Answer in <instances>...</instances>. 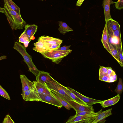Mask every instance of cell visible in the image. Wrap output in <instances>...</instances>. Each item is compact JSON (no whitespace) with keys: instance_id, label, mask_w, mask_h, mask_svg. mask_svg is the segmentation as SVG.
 <instances>
[{"instance_id":"obj_1","label":"cell","mask_w":123,"mask_h":123,"mask_svg":"<svg viewBox=\"0 0 123 123\" xmlns=\"http://www.w3.org/2000/svg\"><path fill=\"white\" fill-rule=\"evenodd\" d=\"M4 13L12 30L22 29L26 25L22 18L20 14L14 11L4 1Z\"/></svg>"},{"instance_id":"obj_2","label":"cell","mask_w":123,"mask_h":123,"mask_svg":"<svg viewBox=\"0 0 123 123\" xmlns=\"http://www.w3.org/2000/svg\"><path fill=\"white\" fill-rule=\"evenodd\" d=\"M13 48L18 51L23 57L24 60L27 65L29 68L28 71L31 72L37 77L39 73L40 70L36 68L33 63L32 57L27 52L26 48L20 43L15 42Z\"/></svg>"},{"instance_id":"obj_3","label":"cell","mask_w":123,"mask_h":123,"mask_svg":"<svg viewBox=\"0 0 123 123\" xmlns=\"http://www.w3.org/2000/svg\"><path fill=\"white\" fill-rule=\"evenodd\" d=\"M72 51L70 49L65 51L56 49L41 54L45 58L50 59L56 64H58L61 61L62 59L69 54Z\"/></svg>"},{"instance_id":"obj_4","label":"cell","mask_w":123,"mask_h":123,"mask_svg":"<svg viewBox=\"0 0 123 123\" xmlns=\"http://www.w3.org/2000/svg\"><path fill=\"white\" fill-rule=\"evenodd\" d=\"M45 83L51 92L67 102L74 100L62 89L61 86V84L56 81L53 82H48Z\"/></svg>"},{"instance_id":"obj_5","label":"cell","mask_w":123,"mask_h":123,"mask_svg":"<svg viewBox=\"0 0 123 123\" xmlns=\"http://www.w3.org/2000/svg\"><path fill=\"white\" fill-rule=\"evenodd\" d=\"M22 95L23 99L26 101H41L39 94L34 85L29 89L22 92Z\"/></svg>"},{"instance_id":"obj_6","label":"cell","mask_w":123,"mask_h":123,"mask_svg":"<svg viewBox=\"0 0 123 123\" xmlns=\"http://www.w3.org/2000/svg\"><path fill=\"white\" fill-rule=\"evenodd\" d=\"M98 115L78 116H75L74 115L70 117L66 123H92L96 118Z\"/></svg>"},{"instance_id":"obj_7","label":"cell","mask_w":123,"mask_h":123,"mask_svg":"<svg viewBox=\"0 0 123 123\" xmlns=\"http://www.w3.org/2000/svg\"><path fill=\"white\" fill-rule=\"evenodd\" d=\"M41 102L51 104L61 108L62 105L58 99L52 95L39 94Z\"/></svg>"},{"instance_id":"obj_8","label":"cell","mask_w":123,"mask_h":123,"mask_svg":"<svg viewBox=\"0 0 123 123\" xmlns=\"http://www.w3.org/2000/svg\"><path fill=\"white\" fill-rule=\"evenodd\" d=\"M67 87L70 91L73 93L77 97L88 105L92 106L94 104L100 103L102 101V100H96L87 97L70 87Z\"/></svg>"},{"instance_id":"obj_9","label":"cell","mask_w":123,"mask_h":123,"mask_svg":"<svg viewBox=\"0 0 123 123\" xmlns=\"http://www.w3.org/2000/svg\"><path fill=\"white\" fill-rule=\"evenodd\" d=\"M33 45L35 47L33 49L37 52L41 54L48 51L49 44L41 39L38 38V41Z\"/></svg>"},{"instance_id":"obj_10","label":"cell","mask_w":123,"mask_h":123,"mask_svg":"<svg viewBox=\"0 0 123 123\" xmlns=\"http://www.w3.org/2000/svg\"><path fill=\"white\" fill-rule=\"evenodd\" d=\"M75 110L81 111H94V109L93 106L88 105H85L80 104L74 100H71L67 102Z\"/></svg>"},{"instance_id":"obj_11","label":"cell","mask_w":123,"mask_h":123,"mask_svg":"<svg viewBox=\"0 0 123 123\" xmlns=\"http://www.w3.org/2000/svg\"><path fill=\"white\" fill-rule=\"evenodd\" d=\"M37 25L34 24H27L25 26V29L23 32L27 35L30 42L35 38L34 35L37 31Z\"/></svg>"},{"instance_id":"obj_12","label":"cell","mask_w":123,"mask_h":123,"mask_svg":"<svg viewBox=\"0 0 123 123\" xmlns=\"http://www.w3.org/2000/svg\"><path fill=\"white\" fill-rule=\"evenodd\" d=\"M56 80L50 75L49 73L43 71H39V73L36 77V81L43 83L48 82H53Z\"/></svg>"},{"instance_id":"obj_13","label":"cell","mask_w":123,"mask_h":123,"mask_svg":"<svg viewBox=\"0 0 123 123\" xmlns=\"http://www.w3.org/2000/svg\"><path fill=\"white\" fill-rule=\"evenodd\" d=\"M112 108L105 111H102L101 109L99 111L98 114L97 116L95 119L92 123H104L106 121V118L108 116L111 115Z\"/></svg>"},{"instance_id":"obj_14","label":"cell","mask_w":123,"mask_h":123,"mask_svg":"<svg viewBox=\"0 0 123 123\" xmlns=\"http://www.w3.org/2000/svg\"><path fill=\"white\" fill-rule=\"evenodd\" d=\"M115 3L111 0H103V1L102 6L104 11L105 22L108 19H112L110 14V5Z\"/></svg>"},{"instance_id":"obj_15","label":"cell","mask_w":123,"mask_h":123,"mask_svg":"<svg viewBox=\"0 0 123 123\" xmlns=\"http://www.w3.org/2000/svg\"><path fill=\"white\" fill-rule=\"evenodd\" d=\"M34 85L39 94H47L52 95L51 91L43 83L34 81Z\"/></svg>"},{"instance_id":"obj_16","label":"cell","mask_w":123,"mask_h":123,"mask_svg":"<svg viewBox=\"0 0 123 123\" xmlns=\"http://www.w3.org/2000/svg\"><path fill=\"white\" fill-rule=\"evenodd\" d=\"M20 77L22 84V92L29 89L34 85V81H31L25 75H21Z\"/></svg>"},{"instance_id":"obj_17","label":"cell","mask_w":123,"mask_h":123,"mask_svg":"<svg viewBox=\"0 0 123 123\" xmlns=\"http://www.w3.org/2000/svg\"><path fill=\"white\" fill-rule=\"evenodd\" d=\"M120 97V95L117 94L116 96L112 98L102 101L100 104L103 107L105 108L114 105L117 103L119 100Z\"/></svg>"},{"instance_id":"obj_18","label":"cell","mask_w":123,"mask_h":123,"mask_svg":"<svg viewBox=\"0 0 123 123\" xmlns=\"http://www.w3.org/2000/svg\"><path fill=\"white\" fill-rule=\"evenodd\" d=\"M101 42L104 47L111 54V49L108 41L107 29L106 24L103 32Z\"/></svg>"},{"instance_id":"obj_19","label":"cell","mask_w":123,"mask_h":123,"mask_svg":"<svg viewBox=\"0 0 123 123\" xmlns=\"http://www.w3.org/2000/svg\"><path fill=\"white\" fill-rule=\"evenodd\" d=\"M39 39L42 40L48 44L62 43V40L58 39L44 35L39 37Z\"/></svg>"},{"instance_id":"obj_20","label":"cell","mask_w":123,"mask_h":123,"mask_svg":"<svg viewBox=\"0 0 123 123\" xmlns=\"http://www.w3.org/2000/svg\"><path fill=\"white\" fill-rule=\"evenodd\" d=\"M107 30L111 32H113L117 29L120 28V26L116 21L112 19H109L106 22Z\"/></svg>"},{"instance_id":"obj_21","label":"cell","mask_w":123,"mask_h":123,"mask_svg":"<svg viewBox=\"0 0 123 123\" xmlns=\"http://www.w3.org/2000/svg\"><path fill=\"white\" fill-rule=\"evenodd\" d=\"M61 86L62 89L74 101L81 104L85 105H88L77 97L73 93L70 91L67 88V87L64 86L61 84Z\"/></svg>"},{"instance_id":"obj_22","label":"cell","mask_w":123,"mask_h":123,"mask_svg":"<svg viewBox=\"0 0 123 123\" xmlns=\"http://www.w3.org/2000/svg\"><path fill=\"white\" fill-rule=\"evenodd\" d=\"M59 27L58 30L61 33L65 35L66 33L73 31V30L64 22L59 21H58Z\"/></svg>"},{"instance_id":"obj_23","label":"cell","mask_w":123,"mask_h":123,"mask_svg":"<svg viewBox=\"0 0 123 123\" xmlns=\"http://www.w3.org/2000/svg\"><path fill=\"white\" fill-rule=\"evenodd\" d=\"M109 45L111 51V54L117 61L121 66L123 67V65H122L119 59L117 48L111 45Z\"/></svg>"},{"instance_id":"obj_24","label":"cell","mask_w":123,"mask_h":123,"mask_svg":"<svg viewBox=\"0 0 123 123\" xmlns=\"http://www.w3.org/2000/svg\"><path fill=\"white\" fill-rule=\"evenodd\" d=\"M51 93L52 95L58 99L62 106L68 110H70L71 108H73V107L66 101L53 92H51Z\"/></svg>"},{"instance_id":"obj_25","label":"cell","mask_w":123,"mask_h":123,"mask_svg":"<svg viewBox=\"0 0 123 123\" xmlns=\"http://www.w3.org/2000/svg\"><path fill=\"white\" fill-rule=\"evenodd\" d=\"M19 42L24 44L25 48L27 47L30 42L27 36L23 32L19 37Z\"/></svg>"},{"instance_id":"obj_26","label":"cell","mask_w":123,"mask_h":123,"mask_svg":"<svg viewBox=\"0 0 123 123\" xmlns=\"http://www.w3.org/2000/svg\"><path fill=\"white\" fill-rule=\"evenodd\" d=\"M5 1L14 11L20 14V8L12 0H3Z\"/></svg>"},{"instance_id":"obj_27","label":"cell","mask_w":123,"mask_h":123,"mask_svg":"<svg viewBox=\"0 0 123 123\" xmlns=\"http://www.w3.org/2000/svg\"><path fill=\"white\" fill-rule=\"evenodd\" d=\"M76 114L74 115L75 116L86 115H95L98 114L99 111L97 112L94 111H81L78 110H75Z\"/></svg>"},{"instance_id":"obj_28","label":"cell","mask_w":123,"mask_h":123,"mask_svg":"<svg viewBox=\"0 0 123 123\" xmlns=\"http://www.w3.org/2000/svg\"><path fill=\"white\" fill-rule=\"evenodd\" d=\"M123 90V84L122 79L120 78L117 87L115 90V92L118 94H121Z\"/></svg>"},{"instance_id":"obj_29","label":"cell","mask_w":123,"mask_h":123,"mask_svg":"<svg viewBox=\"0 0 123 123\" xmlns=\"http://www.w3.org/2000/svg\"><path fill=\"white\" fill-rule=\"evenodd\" d=\"M0 95L9 100L10 97L6 91L1 86L0 87Z\"/></svg>"},{"instance_id":"obj_30","label":"cell","mask_w":123,"mask_h":123,"mask_svg":"<svg viewBox=\"0 0 123 123\" xmlns=\"http://www.w3.org/2000/svg\"><path fill=\"white\" fill-rule=\"evenodd\" d=\"M61 43H58L53 44H49L48 48V51L56 50L59 48L61 46Z\"/></svg>"},{"instance_id":"obj_31","label":"cell","mask_w":123,"mask_h":123,"mask_svg":"<svg viewBox=\"0 0 123 123\" xmlns=\"http://www.w3.org/2000/svg\"><path fill=\"white\" fill-rule=\"evenodd\" d=\"M117 49L118 52L119 57L120 61L122 65H123V56L122 45H121L118 47Z\"/></svg>"},{"instance_id":"obj_32","label":"cell","mask_w":123,"mask_h":123,"mask_svg":"<svg viewBox=\"0 0 123 123\" xmlns=\"http://www.w3.org/2000/svg\"><path fill=\"white\" fill-rule=\"evenodd\" d=\"M116 8L118 10L123 8V0H118L115 4Z\"/></svg>"},{"instance_id":"obj_33","label":"cell","mask_w":123,"mask_h":123,"mask_svg":"<svg viewBox=\"0 0 123 123\" xmlns=\"http://www.w3.org/2000/svg\"><path fill=\"white\" fill-rule=\"evenodd\" d=\"M3 123H14L10 116L8 115H6L2 122Z\"/></svg>"},{"instance_id":"obj_34","label":"cell","mask_w":123,"mask_h":123,"mask_svg":"<svg viewBox=\"0 0 123 123\" xmlns=\"http://www.w3.org/2000/svg\"><path fill=\"white\" fill-rule=\"evenodd\" d=\"M113 34L115 36L121 38L120 28L116 29L113 32Z\"/></svg>"},{"instance_id":"obj_35","label":"cell","mask_w":123,"mask_h":123,"mask_svg":"<svg viewBox=\"0 0 123 123\" xmlns=\"http://www.w3.org/2000/svg\"><path fill=\"white\" fill-rule=\"evenodd\" d=\"M70 45H64L61 47H60L58 49H56V50H66L69 49V48L70 47Z\"/></svg>"},{"instance_id":"obj_36","label":"cell","mask_w":123,"mask_h":123,"mask_svg":"<svg viewBox=\"0 0 123 123\" xmlns=\"http://www.w3.org/2000/svg\"><path fill=\"white\" fill-rule=\"evenodd\" d=\"M84 0H78L76 3V6H81Z\"/></svg>"},{"instance_id":"obj_37","label":"cell","mask_w":123,"mask_h":123,"mask_svg":"<svg viewBox=\"0 0 123 123\" xmlns=\"http://www.w3.org/2000/svg\"><path fill=\"white\" fill-rule=\"evenodd\" d=\"M6 55H3L0 56V60L6 59Z\"/></svg>"},{"instance_id":"obj_38","label":"cell","mask_w":123,"mask_h":123,"mask_svg":"<svg viewBox=\"0 0 123 123\" xmlns=\"http://www.w3.org/2000/svg\"><path fill=\"white\" fill-rule=\"evenodd\" d=\"M4 8L0 7V12L4 13Z\"/></svg>"},{"instance_id":"obj_39","label":"cell","mask_w":123,"mask_h":123,"mask_svg":"<svg viewBox=\"0 0 123 123\" xmlns=\"http://www.w3.org/2000/svg\"><path fill=\"white\" fill-rule=\"evenodd\" d=\"M41 0V1H43L44 0Z\"/></svg>"},{"instance_id":"obj_40","label":"cell","mask_w":123,"mask_h":123,"mask_svg":"<svg viewBox=\"0 0 123 123\" xmlns=\"http://www.w3.org/2000/svg\"><path fill=\"white\" fill-rule=\"evenodd\" d=\"M0 86H1L0 85Z\"/></svg>"}]
</instances>
